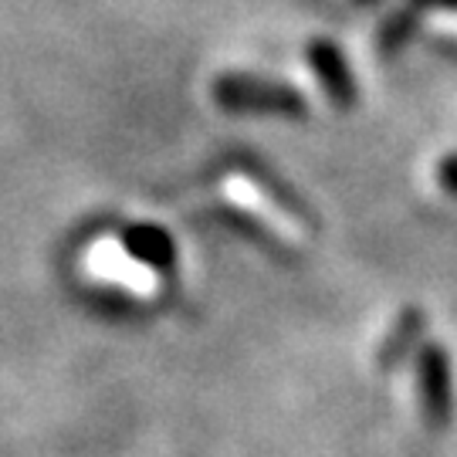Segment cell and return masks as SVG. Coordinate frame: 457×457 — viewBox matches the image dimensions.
<instances>
[{
  "label": "cell",
  "instance_id": "obj_1",
  "mask_svg": "<svg viewBox=\"0 0 457 457\" xmlns=\"http://www.w3.org/2000/svg\"><path fill=\"white\" fill-rule=\"evenodd\" d=\"M213 98L230 112H271L292 115V119H302L309 112L305 98L298 96L292 85L251 79V75H224V79H217Z\"/></svg>",
  "mask_w": 457,
  "mask_h": 457
},
{
  "label": "cell",
  "instance_id": "obj_2",
  "mask_svg": "<svg viewBox=\"0 0 457 457\" xmlns=\"http://www.w3.org/2000/svg\"><path fill=\"white\" fill-rule=\"evenodd\" d=\"M417 386H420V413L430 430H444L454 417V370L447 349L424 343L417 349Z\"/></svg>",
  "mask_w": 457,
  "mask_h": 457
},
{
  "label": "cell",
  "instance_id": "obj_3",
  "mask_svg": "<svg viewBox=\"0 0 457 457\" xmlns=\"http://www.w3.org/2000/svg\"><path fill=\"white\" fill-rule=\"evenodd\" d=\"M305 58H309V65H312V71H315L319 85L326 88V96L332 98L339 109L356 105L353 71H349V65H345V58L339 54L336 45H328V41H312L309 51H305Z\"/></svg>",
  "mask_w": 457,
  "mask_h": 457
},
{
  "label": "cell",
  "instance_id": "obj_4",
  "mask_svg": "<svg viewBox=\"0 0 457 457\" xmlns=\"http://www.w3.org/2000/svg\"><path fill=\"white\" fill-rule=\"evenodd\" d=\"M424 328H427V315L420 309H407L400 315V322L393 326V332L386 336V343L379 349V370H393L400 362L407 360L410 353L420 345L424 339Z\"/></svg>",
  "mask_w": 457,
  "mask_h": 457
},
{
  "label": "cell",
  "instance_id": "obj_5",
  "mask_svg": "<svg viewBox=\"0 0 457 457\" xmlns=\"http://www.w3.org/2000/svg\"><path fill=\"white\" fill-rule=\"evenodd\" d=\"M126 247L153 268H170L177 258V247L170 241V234L160 228H132L126 234Z\"/></svg>",
  "mask_w": 457,
  "mask_h": 457
},
{
  "label": "cell",
  "instance_id": "obj_6",
  "mask_svg": "<svg viewBox=\"0 0 457 457\" xmlns=\"http://www.w3.org/2000/svg\"><path fill=\"white\" fill-rule=\"evenodd\" d=\"M413 28H417V14H410V11H400V14H393L390 21H386V28L379 31V48L386 51H396L407 45V37L413 34Z\"/></svg>",
  "mask_w": 457,
  "mask_h": 457
},
{
  "label": "cell",
  "instance_id": "obj_7",
  "mask_svg": "<svg viewBox=\"0 0 457 457\" xmlns=\"http://www.w3.org/2000/svg\"><path fill=\"white\" fill-rule=\"evenodd\" d=\"M437 183H441L447 194L457 196V156L441 160V166H437Z\"/></svg>",
  "mask_w": 457,
  "mask_h": 457
},
{
  "label": "cell",
  "instance_id": "obj_8",
  "mask_svg": "<svg viewBox=\"0 0 457 457\" xmlns=\"http://www.w3.org/2000/svg\"><path fill=\"white\" fill-rule=\"evenodd\" d=\"M434 4H457V0H434Z\"/></svg>",
  "mask_w": 457,
  "mask_h": 457
}]
</instances>
